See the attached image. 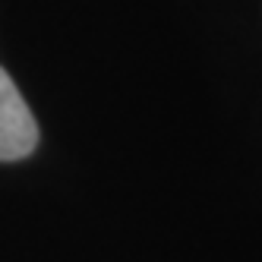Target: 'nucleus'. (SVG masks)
Listing matches in <instances>:
<instances>
[{"label": "nucleus", "instance_id": "f257e3e1", "mask_svg": "<svg viewBox=\"0 0 262 262\" xmlns=\"http://www.w3.org/2000/svg\"><path fill=\"white\" fill-rule=\"evenodd\" d=\"M38 145V123L16 89L10 73L0 67V161H19Z\"/></svg>", "mask_w": 262, "mask_h": 262}]
</instances>
